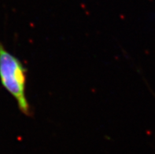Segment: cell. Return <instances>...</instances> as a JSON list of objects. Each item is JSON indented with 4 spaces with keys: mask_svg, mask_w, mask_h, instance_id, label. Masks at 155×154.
Masks as SVG:
<instances>
[{
    "mask_svg": "<svg viewBox=\"0 0 155 154\" xmlns=\"http://www.w3.org/2000/svg\"><path fill=\"white\" fill-rule=\"evenodd\" d=\"M0 79L4 87L17 101L20 111L31 116L32 111L26 98L27 68L18 57L8 52L1 43Z\"/></svg>",
    "mask_w": 155,
    "mask_h": 154,
    "instance_id": "obj_1",
    "label": "cell"
}]
</instances>
